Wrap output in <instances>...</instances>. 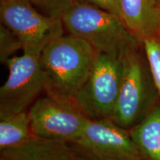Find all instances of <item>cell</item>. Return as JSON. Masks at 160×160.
<instances>
[{
    "label": "cell",
    "mask_w": 160,
    "mask_h": 160,
    "mask_svg": "<svg viewBox=\"0 0 160 160\" xmlns=\"http://www.w3.org/2000/svg\"><path fill=\"white\" fill-rule=\"evenodd\" d=\"M71 34L89 42L99 53L122 60L142 45L128 31L119 16L75 1L61 17Z\"/></svg>",
    "instance_id": "obj_2"
},
{
    "label": "cell",
    "mask_w": 160,
    "mask_h": 160,
    "mask_svg": "<svg viewBox=\"0 0 160 160\" xmlns=\"http://www.w3.org/2000/svg\"><path fill=\"white\" fill-rule=\"evenodd\" d=\"M0 19L21 40L23 51L42 52L51 41L63 35L61 19L43 14L30 0H0Z\"/></svg>",
    "instance_id": "obj_5"
},
{
    "label": "cell",
    "mask_w": 160,
    "mask_h": 160,
    "mask_svg": "<svg viewBox=\"0 0 160 160\" xmlns=\"http://www.w3.org/2000/svg\"><path fill=\"white\" fill-rule=\"evenodd\" d=\"M1 155L12 160H92L74 144L37 137L1 151Z\"/></svg>",
    "instance_id": "obj_9"
},
{
    "label": "cell",
    "mask_w": 160,
    "mask_h": 160,
    "mask_svg": "<svg viewBox=\"0 0 160 160\" xmlns=\"http://www.w3.org/2000/svg\"><path fill=\"white\" fill-rule=\"evenodd\" d=\"M28 113L36 137L71 143L79 137L91 120L74 102L48 95L37 99Z\"/></svg>",
    "instance_id": "obj_7"
},
{
    "label": "cell",
    "mask_w": 160,
    "mask_h": 160,
    "mask_svg": "<svg viewBox=\"0 0 160 160\" xmlns=\"http://www.w3.org/2000/svg\"><path fill=\"white\" fill-rule=\"evenodd\" d=\"M158 6V12H159V31H158V39H160V0H157Z\"/></svg>",
    "instance_id": "obj_18"
},
{
    "label": "cell",
    "mask_w": 160,
    "mask_h": 160,
    "mask_svg": "<svg viewBox=\"0 0 160 160\" xmlns=\"http://www.w3.org/2000/svg\"><path fill=\"white\" fill-rule=\"evenodd\" d=\"M110 8V12L120 17L119 0H107Z\"/></svg>",
    "instance_id": "obj_17"
},
{
    "label": "cell",
    "mask_w": 160,
    "mask_h": 160,
    "mask_svg": "<svg viewBox=\"0 0 160 160\" xmlns=\"http://www.w3.org/2000/svg\"><path fill=\"white\" fill-rule=\"evenodd\" d=\"M41 53L24 51L6 61L9 76L0 88V119L25 111L44 90Z\"/></svg>",
    "instance_id": "obj_4"
},
{
    "label": "cell",
    "mask_w": 160,
    "mask_h": 160,
    "mask_svg": "<svg viewBox=\"0 0 160 160\" xmlns=\"http://www.w3.org/2000/svg\"><path fill=\"white\" fill-rule=\"evenodd\" d=\"M139 48L122 59L119 93L111 119L127 130L139 122L160 97L147 58L144 60Z\"/></svg>",
    "instance_id": "obj_3"
},
{
    "label": "cell",
    "mask_w": 160,
    "mask_h": 160,
    "mask_svg": "<svg viewBox=\"0 0 160 160\" xmlns=\"http://www.w3.org/2000/svg\"><path fill=\"white\" fill-rule=\"evenodd\" d=\"M120 18L139 41L157 38L159 12L157 0H119Z\"/></svg>",
    "instance_id": "obj_10"
},
{
    "label": "cell",
    "mask_w": 160,
    "mask_h": 160,
    "mask_svg": "<svg viewBox=\"0 0 160 160\" xmlns=\"http://www.w3.org/2000/svg\"><path fill=\"white\" fill-rule=\"evenodd\" d=\"M0 120V151L22 145L36 137L26 111Z\"/></svg>",
    "instance_id": "obj_12"
},
{
    "label": "cell",
    "mask_w": 160,
    "mask_h": 160,
    "mask_svg": "<svg viewBox=\"0 0 160 160\" xmlns=\"http://www.w3.org/2000/svg\"><path fill=\"white\" fill-rule=\"evenodd\" d=\"M122 60L99 53L91 75L75 99L91 119H111L119 93Z\"/></svg>",
    "instance_id": "obj_6"
},
{
    "label": "cell",
    "mask_w": 160,
    "mask_h": 160,
    "mask_svg": "<svg viewBox=\"0 0 160 160\" xmlns=\"http://www.w3.org/2000/svg\"><path fill=\"white\" fill-rule=\"evenodd\" d=\"M72 143L92 160H144L128 130L111 119H91Z\"/></svg>",
    "instance_id": "obj_8"
},
{
    "label": "cell",
    "mask_w": 160,
    "mask_h": 160,
    "mask_svg": "<svg viewBox=\"0 0 160 160\" xmlns=\"http://www.w3.org/2000/svg\"><path fill=\"white\" fill-rule=\"evenodd\" d=\"M76 1L88 4V5L95 6V7L99 8L110 12V8L107 0H76Z\"/></svg>",
    "instance_id": "obj_16"
},
{
    "label": "cell",
    "mask_w": 160,
    "mask_h": 160,
    "mask_svg": "<svg viewBox=\"0 0 160 160\" xmlns=\"http://www.w3.org/2000/svg\"><path fill=\"white\" fill-rule=\"evenodd\" d=\"M142 43L160 97V39L148 38L143 40Z\"/></svg>",
    "instance_id": "obj_13"
},
{
    "label": "cell",
    "mask_w": 160,
    "mask_h": 160,
    "mask_svg": "<svg viewBox=\"0 0 160 160\" xmlns=\"http://www.w3.org/2000/svg\"><path fill=\"white\" fill-rule=\"evenodd\" d=\"M23 50V45L17 35L2 23L0 25V61H6L13 57L19 50Z\"/></svg>",
    "instance_id": "obj_14"
},
{
    "label": "cell",
    "mask_w": 160,
    "mask_h": 160,
    "mask_svg": "<svg viewBox=\"0 0 160 160\" xmlns=\"http://www.w3.org/2000/svg\"><path fill=\"white\" fill-rule=\"evenodd\" d=\"M128 131L144 160H160V97L145 117Z\"/></svg>",
    "instance_id": "obj_11"
},
{
    "label": "cell",
    "mask_w": 160,
    "mask_h": 160,
    "mask_svg": "<svg viewBox=\"0 0 160 160\" xmlns=\"http://www.w3.org/2000/svg\"><path fill=\"white\" fill-rule=\"evenodd\" d=\"M38 11L47 17L61 19L75 0H30Z\"/></svg>",
    "instance_id": "obj_15"
},
{
    "label": "cell",
    "mask_w": 160,
    "mask_h": 160,
    "mask_svg": "<svg viewBox=\"0 0 160 160\" xmlns=\"http://www.w3.org/2000/svg\"><path fill=\"white\" fill-rule=\"evenodd\" d=\"M99 54L89 42L71 33L51 41L41 53L46 94L75 103L76 97L91 75Z\"/></svg>",
    "instance_id": "obj_1"
},
{
    "label": "cell",
    "mask_w": 160,
    "mask_h": 160,
    "mask_svg": "<svg viewBox=\"0 0 160 160\" xmlns=\"http://www.w3.org/2000/svg\"><path fill=\"white\" fill-rule=\"evenodd\" d=\"M0 160H12L11 159H9V158L6 157H4V156L1 155V157H0Z\"/></svg>",
    "instance_id": "obj_19"
}]
</instances>
